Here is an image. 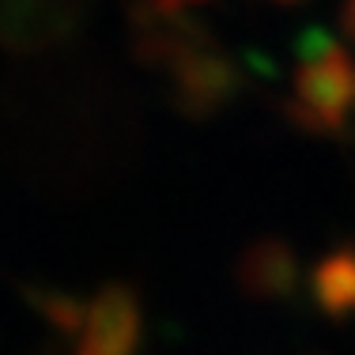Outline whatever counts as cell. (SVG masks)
I'll list each match as a JSON object with an SVG mask.
<instances>
[{
    "label": "cell",
    "mask_w": 355,
    "mask_h": 355,
    "mask_svg": "<svg viewBox=\"0 0 355 355\" xmlns=\"http://www.w3.org/2000/svg\"><path fill=\"white\" fill-rule=\"evenodd\" d=\"M234 276H239V287L253 299H265V302L291 299L295 284H299V261L284 242L261 239L239 257Z\"/></svg>",
    "instance_id": "cell-3"
},
{
    "label": "cell",
    "mask_w": 355,
    "mask_h": 355,
    "mask_svg": "<svg viewBox=\"0 0 355 355\" xmlns=\"http://www.w3.org/2000/svg\"><path fill=\"white\" fill-rule=\"evenodd\" d=\"M291 114L310 132H344L355 114V57L329 38H310L295 72Z\"/></svg>",
    "instance_id": "cell-1"
},
{
    "label": "cell",
    "mask_w": 355,
    "mask_h": 355,
    "mask_svg": "<svg viewBox=\"0 0 355 355\" xmlns=\"http://www.w3.org/2000/svg\"><path fill=\"white\" fill-rule=\"evenodd\" d=\"M140 344V302L129 287H106L83 310L80 355H132Z\"/></svg>",
    "instance_id": "cell-2"
},
{
    "label": "cell",
    "mask_w": 355,
    "mask_h": 355,
    "mask_svg": "<svg viewBox=\"0 0 355 355\" xmlns=\"http://www.w3.org/2000/svg\"><path fill=\"white\" fill-rule=\"evenodd\" d=\"M344 27H348V35L355 38V0H348V8H344Z\"/></svg>",
    "instance_id": "cell-5"
},
{
    "label": "cell",
    "mask_w": 355,
    "mask_h": 355,
    "mask_svg": "<svg viewBox=\"0 0 355 355\" xmlns=\"http://www.w3.org/2000/svg\"><path fill=\"white\" fill-rule=\"evenodd\" d=\"M310 291L329 321L355 314V246H336L310 268Z\"/></svg>",
    "instance_id": "cell-4"
}]
</instances>
